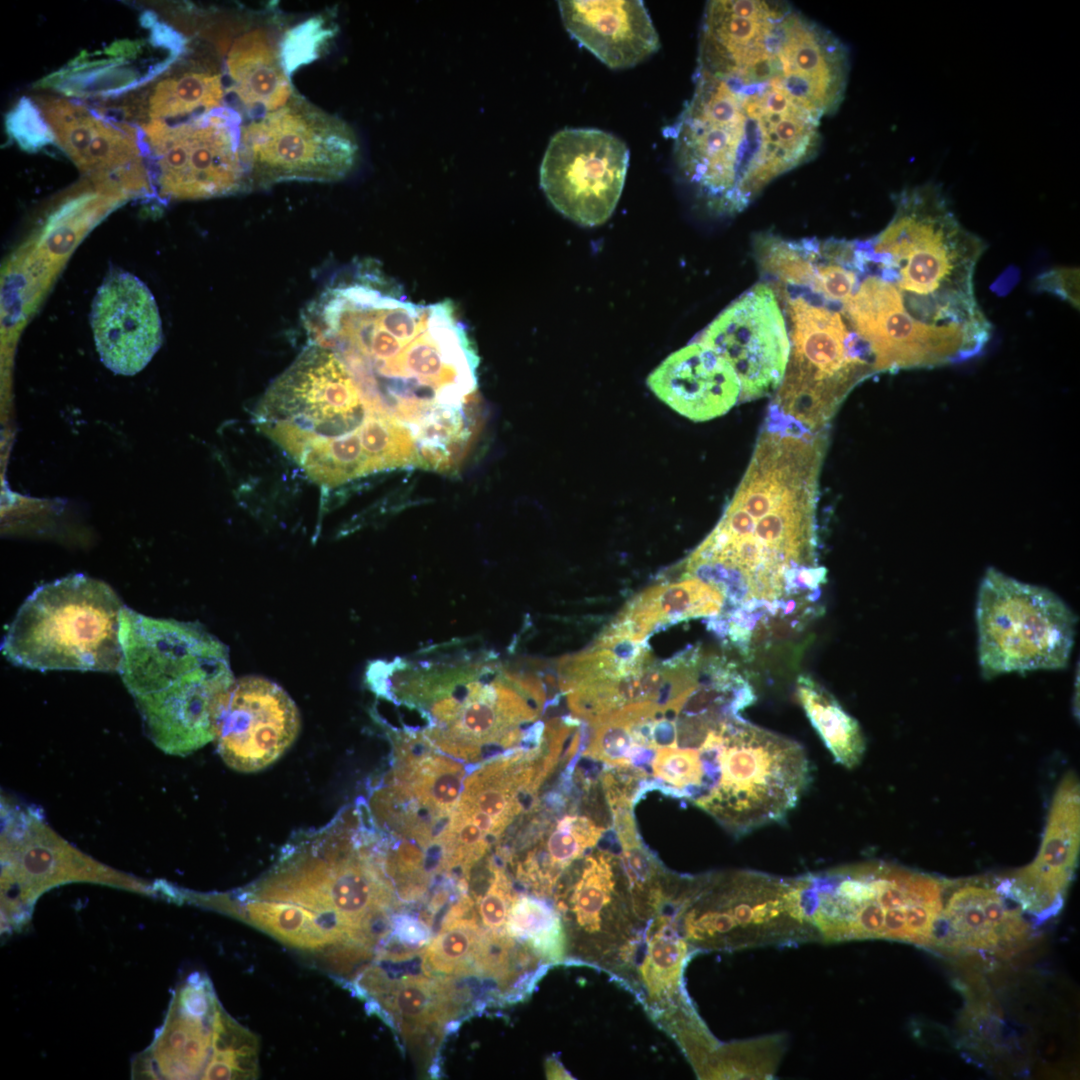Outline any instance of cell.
I'll return each instance as SVG.
<instances>
[{
  "mask_svg": "<svg viewBox=\"0 0 1080 1080\" xmlns=\"http://www.w3.org/2000/svg\"><path fill=\"white\" fill-rule=\"evenodd\" d=\"M233 92L244 108L261 116L283 107L293 95L279 50L267 34L255 29L238 37L226 60Z\"/></svg>",
  "mask_w": 1080,
  "mask_h": 1080,
  "instance_id": "obj_22",
  "label": "cell"
},
{
  "mask_svg": "<svg viewBox=\"0 0 1080 1080\" xmlns=\"http://www.w3.org/2000/svg\"><path fill=\"white\" fill-rule=\"evenodd\" d=\"M122 681L148 737L163 752L188 755L216 739L236 681L228 647L197 622L120 615Z\"/></svg>",
  "mask_w": 1080,
  "mask_h": 1080,
  "instance_id": "obj_3",
  "label": "cell"
},
{
  "mask_svg": "<svg viewBox=\"0 0 1080 1080\" xmlns=\"http://www.w3.org/2000/svg\"><path fill=\"white\" fill-rule=\"evenodd\" d=\"M469 899L458 904L446 917L439 933L424 954L428 970L440 974L468 972L479 958L486 933L473 919L464 918Z\"/></svg>",
  "mask_w": 1080,
  "mask_h": 1080,
  "instance_id": "obj_28",
  "label": "cell"
},
{
  "mask_svg": "<svg viewBox=\"0 0 1080 1080\" xmlns=\"http://www.w3.org/2000/svg\"><path fill=\"white\" fill-rule=\"evenodd\" d=\"M629 165V149L611 133L566 128L550 140L540 184L551 204L582 226H597L613 213Z\"/></svg>",
  "mask_w": 1080,
  "mask_h": 1080,
  "instance_id": "obj_12",
  "label": "cell"
},
{
  "mask_svg": "<svg viewBox=\"0 0 1080 1080\" xmlns=\"http://www.w3.org/2000/svg\"><path fill=\"white\" fill-rule=\"evenodd\" d=\"M91 326L101 361L116 374L141 371L162 343L155 299L140 279L127 272L107 277L99 287Z\"/></svg>",
  "mask_w": 1080,
  "mask_h": 1080,
  "instance_id": "obj_17",
  "label": "cell"
},
{
  "mask_svg": "<svg viewBox=\"0 0 1080 1080\" xmlns=\"http://www.w3.org/2000/svg\"><path fill=\"white\" fill-rule=\"evenodd\" d=\"M824 449L821 433L767 423L721 520L687 559L731 610L777 616L818 601L827 581L816 526Z\"/></svg>",
  "mask_w": 1080,
  "mask_h": 1080,
  "instance_id": "obj_1",
  "label": "cell"
},
{
  "mask_svg": "<svg viewBox=\"0 0 1080 1080\" xmlns=\"http://www.w3.org/2000/svg\"><path fill=\"white\" fill-rule=\"evenodd\" d=\"M333 34L334 28L326 25L321 17L310 19L288 31L279 53L289 77L299 66L317 58Z\"/></svg>",
  "mask_w": 1080,
  "mask_h": 1080,
  "instance_id": "obj_33",
  "label": "cell"
},
{
  "mask_svg": "<svg viewBox=\"0 0 1080 1080\" xmlns=\"http://www.w3.org/2000/svg\"><path fill=\"white\" fill-rule=\"evenodd\" d=\"M647 385L667 406L695 422L726 414L741 394L730 364L700 342L668 356L648 376Z\"/></svg>",
  "mask_w": 1080,
  "mask_h": 1080,
  "instance_id": "obj_20",
  "label": "cell"
},
{
  "mask_svg": "<svg viewBox=\"0 0 1080 1080\" xmlns=\"http://www.w3.org/2000/svg\"><path fill=\"white\" fill-rule=\"evenodd\" d=\"M240 912L254 926L296 948L320 950L338 943L324 921L300 905L250 899Z\"/></svg>",
  "mask_w": 1080,
  "mask_h": 1080,
  "instance_id": "obj_26",
  "label": "cell"
},
{
  "mask_svg": "<svg viewBox=\"0 0 1080 1080\" xmlns=\"http://www.w3.org/2000/svg\"><path fill=\"white\" fill-rule=\"evenodd\" d=\"M861 243L867 274L895 286L913 318L990 332L973 285L986 244L960 224L939 186L901 192L887 227Z\"/></svg>",
  "mask_w": 1080,
  "mask_h": 1080,
  "instance_id": "obj_4",
  "label": "cell"
},
{
  "mask_svg": "<svg viewBox=\"0 0 1080 1080\" xmlns=\"http://www.w3.org/2000/svg\"><path fill=\"white\" fill-rule=\"evenodd\" d=\"M797 698L813 728L834 757L846 768L857 766L866 749L858 721L819 682L807 674L796 681Z\"/></svg>",
  "mask_w": 1080,
  "mask_h": 1080,
  "instance_id": "obj_24",
  "label": "cell"
},
{
  "mask_svg": "<svg viewBox=\"0 0 1080 1080\" xmlns=\"http://www.w3.org/2000/svg\"><path fill=\"white\" fill-rule=\"evenodd\" d=\"M394 933L397 942L405 948L420 947L429 938L425 925L409 917H398L395 920Z\"/></svg>",
  "mask_w": 1080,
  "mask_h": 1080,
  "instance_id": "obj_37",
  "label": "cell"
},
{
  "mask_svg": "<svg viewBox=\"0 0 1080 1080\" xmlns=\"http://www.w3.org/2000/svg\"><path fill=\"white\" fill-rule=\"evenodd\" d=\"M785 85L821 118L841 105L849 76V52L833 33L786 4L776 46Z\"/></svg>",
  "mask_w": 1080,
  "mask_h": 1080,
  "instance_id": "obj_18",
  "label": "cell"
},
{
  "mask_svg": "<svg viewBox=\"0 0 1080 1080\" xmlns=\"http://www.w3.org/2000/svg\"><path fill=\"white\" fill-rule=\"evenodd\" d=\"M651 768L654 777L665 781L669 787L676 790L679 798L689 799L693 803L696 801L703 779L696 748H657Z\"/></svg>",
  "mask_w": 1080,
  "mask_h": 1080,
  "instance_id": "obj_31",
  "label": "cell"
},
{
  "mask_svg": "<svg viewBox=\"0 0 1080 1080\" xmlns=\"http://www.w3.org/2000/svg\"><path fill=\"white\" fill-rule=\"evenodd\" d=\"M558 6L569 34L609 68L633 67L660 48L643 1L564 0Z\"/></svg>",
  "mask_w": 1080,
  "mask_h": 1080,
  "instance_id": "obj_19",
  "label": "cell"
},
{
  "mask_svg": "<svg viewBox=\"0 0 1080 1080\" xmlns=\"http://www.w3.org/2000/svg\"><path fill=\"white\" fill-rule=\"evenodd\" d=\"M515 898L512 886L503 870H493V878L478 903V912L489 932L505 935L506 924Z\"/></svg>",
  "mask_w": 1080,
  "mask_h": 1080,
  "instance_id": "obj_35",
  "label": "cell"
},
{
  "mask_svg": "<svg viewBox=\"0 0 1080 1080\" xmlns=\"http://www.w3.org/2000/svg\"><path fill=\"white\" fill-rule=\"evenodd\" d=\"M790 355L770 411L820 433L850 390L875 373L867 344L840 313L805 296L787 298Z\"/></svg>",
  "mask_w": 1080,
  "mask_h": 1080,
  "instance_id": "obj_7",
  "label": "cell"
},
{
  "mask_svg": "<svg viewBox=\"0 0 1080 1080\" xmlns=\"http://www.w3.org/2000/svg\"><path fill=\"white\" fill-rule=\"evenodd\" d=\"M592 735L584 756L610 766H632L642 747L633 737L630 724L621 719L607 718L591 724Z\"/></svg>",
  "mask_w": 1080,
  "mask_h": 1080,
  "instance_id": "obj_32",
  "label": "cell"
},
{
  "mask_svg": "<svg viewBox=\"0 0 1080 1080\" xmlns=\"http://www.w3.org/2000/svg\"><path fill=\"white\" fill-rule=\"evenodd\" d=\"M695 88L663 130L682 179L713 213L745 209L778 176L809 161L808 115L772 81L720 79L695 70Z\"/></svg>",
  "mask_w": 1080,
  "mask_h": 1080,
  "instance_id": "obj_2",
  "label": "cell"
},
{
  "mask_svg": "<svg viewBox=\"0 0 1080 1080\" xmlns=\"http://www.w3.org/2000/svg\"><path fill=\"white\" fill-rule=\"evenodd\" d=\"M604 831L588 817L563 816L544 830L543 841L527 854L518 874L534 889L549 892L559 876L596 845Z\"/></svg>",
  "mask_w": 1080,
  "mask_h": 1080,
  "instance_id": "obj_23",
  "label": "cell"
},
{
  "mask_svg": "<svg viewBox=\"0 0 1080 1080\" xmlns=\"http://www.w3.org/2000/svg\"><path fill=\"white\" fill-rule=\"evenodd\" d=\"M761 269L785 285L811 290L820 257V240H785L767 233L755 239Z\"/></svg>",
  "mask_w": 1080,
  "mask_h": 1080,
  "instance_id": "obj_30",
  "label": "cell"
},
{
  "mask_svg": "<svg viewBox=\"0 0 1080 1080\" xmlns=\"http://www.w3.org/2000/svg\"><path fill=\"white\" fill-rule=\"evenodd\" d=\"M241 147L252 189L281 181H337L359 157L351 127L295 92L283 107L242 127Z\"/></svg>",
  "mask_w": 1080,
  "mask_h": 1080,
  "instance_id": "obj_9",
  "label": "cell"
},
{
  "mask_svg": "<svg viewBox=\"0 0 1080 1080\" xmlns=\"http://www.w3.org/2000/svg\"><path fill=\"white\" fill-rule=\"evenodd\" d=\"M699 342L735 371L742 402L780 386L790 355L784 316L774 291L757 285L728 306L701 334Z\"/></svg>",
  "mask_w": 1080,
  "mask_h": 1080,
  "instance_id": "obj_13",
  "label": "cell"
},
{
  "mask_svg": "<svg viewBox=\"0 0 1080 1080\" xmlns=\"http://www.w3.org/2000/svg\"><path fill=\"white\" fill-rule=\"evenodd\" d=\"M842 307L851 330L869 347L875 373L963 362L977 356L990 338L989 332L916 320L896 287L872 274L861 279Z\"/></svg>",
  "mask_w": 1080,
  "mask_h": 1080,
  "instance_id": "obj_11",
  "label": "cell"
},
{
  "mask_svg": "<svg viewBox=\"0 0 1080 1080\" xmlns=\"http://www.w3.org/2000/svg\"><path fill=\"white\" fill-rule=\"evenodd\" d=\"M6 130L21 149L33 153L56 142L36 102L22 97L6 116Z\"/></svg>",
  "mask_w": 1080,
  "mask_h": 1080,
  "instance_id": "obj_34",
  "label": "cell"
},
{
  "mask_svg": "<svg viewBox=\"0 0 1080 1080\" xmlns=\"http://www.w3.org/2000/svg\"><path fill=\"white\" fill-rule=\"evenodd\" d=\"M60 148L83 171L99 178L140 180L148 171L141 129L74 100H38Z\"/></svg>",
  "mask_w": 1080,
  "mask_h": 1080,
  "instance_id": "obj_16",
  "label": "cell"
},
{
  "mask_svg": "<svg viewBox=\"0 0 1080 1080\" xmlns=\"http://www.w3.org/2000/svg\"><path fill=\"white\" fill-rule=\"evenodd\" d=\"M1080 845V787L1068 773L1051 804L1034 861L999 881L1002 892L1037 921L1056 915L1074 876Z\"/></svg>",
  "mask_w": 1080,
  "mask_h": 1080,
  "instance_id": "obj_15",
  "label": "cell"
},
{
  "mask_svg": "<svg viewBox=\"0 0 1080 1080\" xmlns=\"http://www.w3.org/2000/svg\"><path fill=\"white\" fill-rule=\"evenodd\" d=\"M725 607L722 592L698 578L648 588L634 597L614 620L628 639L642 641L657 626L719 616Z\"/></svg>",
  "mask_w": 1080,
  "mask_h": 1080,
  "instance_id": "obj_21",
  "label": "cell"
},
{
  "mask_svg": "<svg viewBox=\"0 0 1080 1080\" xmlns=\"http://www.w3.org/2000/svg\"><path fill=\"white\" fill-rule=\"evenodd\" d=\"M124 605L105 582L73 574L37 587L1 643L12 664L33 670L119 672Z\"/></svg>",
  "mask_w": 1080,
  "mask_h": 1080,
  "instance_id": "obj_5",
  "label": "cell"
},
{
  "mask_svg": "<svg viewBox=\"0 0 1080 1080\" xmlns=\"http://www.w3.org/2000/svg\"><path fill=\"white\" fill-rule=\"evenodd\" d=\"M373 409L339 357L308 342L263 394L254 418L258 429L315 483Z\"/></svg>",
  "mask_w": 1080,
  "mask_h": 1080,
  "instance_id": "obj_6",
  "label": "cell"
},
{
  "mask_svg": "<svg viewBox=\"0 0 1080 1080\" xmlns=\"http://www.w3.org/2000/svg\"><path fill=\"white\" fill-rule=\"evenodd\" d=\"M141 132L161 195L202 199L252 189L236 110L221 106L173 124L151 120Z\"/></svg>",
  "mask_w": 1080,
  "mask_h": 1080,
  "instance_id": "obj_10",
  "label": "cell"
},
{
  "mask_svg": "<svg viewBox=\"0 0 1080 1080\" xmlns=\"http://www.w3.org/2000/svg\"><path fill=\"white\" fill-rule=\"evenodd\" d=\"M299 730V711L289 694L267 678L250 675L235 681L215 740L230 768L252 773L278 760Z\"/></svg>",
  "mask_w": 1080,
  "mask_h": 1080,
  "instance_id": "obj_14",
  "label": "cell"
},
{
  "mask_svg": "<svg viewBox=\"0 0 1080 1080\" xmlns=\"http://www.w3.org/2000/svg\"><path fill=\"white\" fill-rule=\"evenodd\" d=\"M976 600L978 663L984 678L1068 665L1077 616L1056 593L989 567Z\"/></svg>",
  "mask_w": 1080,
  "mask_h": 1080,
  "instance_id": "obj_8",
  "label": "cell"
},
{
  "mask_svg": "<svg viewBox=\"0 0 1080 1080\" xmlns=\"http://www.w3.org/2000/svg\"><path fill=\"white\" fill-rule=\"evenodd\" d=\"M1037 291L1048 292L1069 302L1079 309V269L1060 267L1050 269L1036 277Z\"/></svg>",
  "mask_w": 1080,
  "mask_h": 1080,
  "instance_id": "obj_36",
  "label": "cell"
},
{
  "mask_svg": "<svg viewBox=\"0 0 1080 1080\" xmlns=\"http://www.w3.org/2000/svg\"><path fill=\"white\" fill-rule=\"evenodd\" d=\"M375 999L399 1020L407 1033L422 1031L434 1022L440 1023L451 1012L444 984L423 976L389 978Z\"/></svg>",
  "mask_w": 1080,
  "mask_h": 1080,
  "instance_id": "obj_27",
  "label": "cell"
},
{
  "mask_svg": "<svg viewBox=\"0 0 1080 1080\" xmlns=\"http://www.w3.org/2000/svg\"><path fill=\"white\" fill-rule=\"evenodd\" d=\"M506 933L525 942L546 964L565 957L566 935L559 914L546 902L530 896L515 898Z\"/></svg>",
  "mask_w": 1080,
  "mask_h": 1080,
  "instance_id": "obj_29",
  "label": "cell"
},
{
  "mask_svg": "<svg viewBox=\"0 0 1080 1080\" xmlns=\"http://www.w3.org/2000/svg\"><path fill=\"white\" fill-rule=\"evenodd\" d=\"M225 90L218 74L190 71L168 77L155 86L148 113L152 120L184 122L221 107Z\"/></svg>",
  "mask_w": 1080,
  "mask_h": 1080,
  "instance_id": "obj_25",
  "label": "cell"
}]
</instances>
